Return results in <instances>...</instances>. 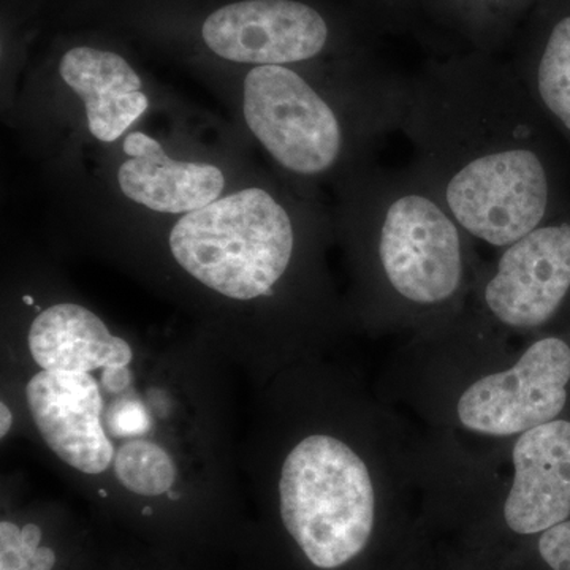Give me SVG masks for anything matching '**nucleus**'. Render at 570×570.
I'll list each match as a JSON object with an SVG mask.
<instances>
[{
	"label": "nucleus",
	"mask_w": 570,
	"mask_h": 570,
	"mask_svg": "<svg viewBox=\"0 0 570 570\" xmlns=\"http://www.w3.org/2000/svg\"><path fill=\"white\" fill-rule=\"evenodd\" d=\"M539 108L519 71L480 59L433 66L404 85L400 130L412 167L472 239L504 249L546 223L551 175Z\"/></svg>",
	"instance_id": "f257e3e1"
},
{
	"label": "nucleus",
	"mask_w": 570,
	"mask_h": 570,
	"mask_svg": "<svg viewBox=\"0 0 570 570\" xmlns=\"http://www.w3.org/2000/svg\"><path fill=\"white\" fill-rule=\"evenodd\" d=\"M355 216L370 234L379 273L396 298L417 307L456 298L471 236L412 165L366 175Z\"/></svg>",
	"instance_id": "f03ea898"
},
{
	"label": "nucleus",
	"mask_w": 570,
	"mask_h": 570,
	"mask_svg": "<svg viewBox=\"0 0 570 570\" xmlns=\"http://www.w3.org/2000/svg\"><path fill=\"white\" fill-rule=\"evenodd\" d=\"M296 245L291 212L262 187L217 198L171 228L170 249L184 272L228 298L272 296Z\"/></svg>",
	"instance_id": "7ed1b4c3"
},
{
	"label": "nucleus",
	"mask_w": 570,
	"mask_h": 570,
	"mask_svg": "<svg viewBox=\"0 0 570 570\" xmlns=\"http://www.w3.org/2000/svg\"><path fill=\"white\" fill-rule=\"evenodd\" d=\"M279 494L285 530L311 564L343 568L366 549L376 515L373 482L340 439H303L284 461Z\"/></svg>",
	"instance_id": "20e7f679"
},
{
	"label": "nucleus",
	"mask_w": 570,
	"mask_h": 570,
	"mask_svg": "<svg viewBox=\"0 0 570 570\" xmlns=\"http://www.w3.org/2000/svg\"><path fill=\"white\" fill-rule=\"evenodd\" d=\"M243 111L265 151L302 178L335 170L351 145L341 111L294 66H257L247 71Z\"/></svg>",
	"instance_id": "39448f33"
},
{
	"label": "nucleus",
	"mask_w": 570,
	"mask_h": 570,
	"mask_svg": "<svg viewBox=\"0 0 570 570\" xmlns=\"http://www.w3.org/2000/svg\"><path fill=\"white\" fill-rule=\"evenodd\" d=\"M194 29L216 58L253 67L316 61L335 37L325 11L307 0H225Z\"/></svg>",
	"instance_id": "423d86ee"
},
{
	"label": "nucleus",
	"mask_w": 570,
	"mask_h": 570,
	"mask_svg": "<svg viewBox=\"0 0 570 570\" xmlns=\"http://www.w3.org/2000/svg\"><path fill=\"white\" fill-rule=\"evenodd\" d=\"M569 381L570 347L558 337H546L510 370L474 382L460 397V422L489 436L527 433L561 414Z\"/></svg>",
	"instance_id": "0eeeda50"
},
{
	"label": "nucleus",
	"mask_w": 570,
	"mask_h": 570,
	"mask_svg": "<svg viewBox=\"0 0 570 570\" xmlns=\"http://www.w3.org/2000/svg\"><path fill=\"white\" fill-rule=\"evenodd\" d=\"M570 291V224L540 225L504 247L483 285V305L499 324H547Z\"/></svg>",
	"instance_id": "6e6552de"
},
{
	"label": "nucleus",
	"mask_w": 570,
	"mask_h": 570,
	"mask_svg": "<svg viewBox=\"0 0 570 570\" xmlns=\"http://www.w3.org/2000/svg\"><path fill=\"white\" fill-rule=\"evenodd\" d=\"M28 404L45 444L69 466L100 474L115 449L102 426L104 400L88 373L40 371L29 381Z\"/></svg>",
	"instance_id": "1a4fd4ad"
},
{
	"label": "nucleus",
	"mask_w": 570,
	"mask_h": 570,
	"mask_svg": "<svg viewBox=\"0 0 570 570\" xmlns=\"http://www.w3.org/2000/svg\"><path fill=\"white\" fill-rule=\"evenodd\" d=\"M504 519L517 534H538L570 515V422L553 420L521 434L513 448Z\"/></svg>",
	"instance_id": "9d476101"
},
{
	"label": "nucleus",
	"mask_w": 570,
	"mask_h": 570,
	"mask_svg": "<svg viewBox=\"0 0 570 570\" xmlns=\"http://www.w3.org/2000/svg\"><path fill=\"white\" fill-rule=\"evenodd\" d=\"M58 71L85 104L88 127L97 140H118L148 110L140 75L121 52L73 45L62 52Z\"/></svg>",
	"instance_id": "9b49d317"
},
{
	"label": "nucleus",
	"mask_w": 570,
	"mask_h": 570,
	"mask_svg": "<svg viewBox=\"0 0 570 570\" xmlns=\"http://www.w3.org/2000/svg\"><path fill=\"white\" fill-rule=\"evenodd\" d=\"M127 160L119 167L121 193L134 204L163 214H189L220 198L223 170L216 165L179 163L142 132L124 140Z\"/></svg>",
	"instance_id": "f8f14e48"
},
{
	"label": "nucleus",
	"mask_w": 570,
	"mask_h": 570,
	"mask_svg": "<svg viewBox=\"0 0 570 570\" xmlns=\"http://www.w3.org/2000/svg\"><path fill=\"white\" fill-rule=\"evenodd\" d=\"M29 351L45 371L89 373L97 367L127 366L134 352L91 311L75 303L45 309L29 330Z\"/></svg>",
	"instance_id": "ddd939ff"
},
{
	"label": "nucleus",
	"mask_w": 570,
	"mask_h": 570,
	"mask_svg": "<svg viewBox=\"0 0 570 570\" xmlns=\"http://www.w3.org/2000/svg\"><path fill=\"white\" fill-rule=\"evenodd\" d=\"M519 75L539 110L570 134V11L551 22L534 62Z\"/></svg>",
	"instance_id": "4468645a"
},
{
	"label": "nucleus",
	"mask_w": 570,
	"mask_h": 570,
	"mask_svg": "<svg viewBox=\"0 0 570 570\" xmlns=\"http://www.w3.org/2000/svg\"><path fill=\"white\" fill-rule=\"evenodd\" d=\"M116 478L124 489L141 497H159L174 485V460L160 445L130 441L115 456Z\"/></svg>",
	"instance_id": "2eb2a0df"
},
{
	"label": "nucleus",
	"mask_w": 570,
	"mask_h": 570,
	"mask_svg": "<svg viewBox=\"0 0 570 570\" xmlns=\"http://www.w3.org/2000/svg\"><path fill=\"white\" fill-rule=\"evenodd\" d=\"M41 530L29 523L18 528L11 521L0 523V570H52L55 551L40 547Z\"/></svg>",
	"instance_id": "dca6fc26"
},
{
	"label": "nucleus",
	"mask_w": 570,
	"mask_h": 570,
	"mask_svg": "<svg viewBox=\"0 0 570 570\" xmlns=\"http://www.w3.org/2000/svg\"><path fill=\"white\" fill-rule=\"evenodd\" d=\"M108 430L116 438H138L151 426L148 412L138 401L122 400L112 404L107 415Z\"/></svg>",
	"instance_id": "f3484780"
},
{
	"label": "nucleus",
	"mask_w": 570,
	"mask_h": 570,
	"mask_svg": "<svg viewBox=\"0 0 570 570\" xmlns=\"http://www.w3.org/2000/svg\"><path fill=\"white\" fill-rule=\"evenodd\" d=\"M539 553L553 570H570V521L542 532Z\"/></svg>",
	"instance_id": "a211bd4d"
},
{
	"label": "nucleus",
	"mask_w": 570,
	"mask_h": 570,
	"mask_svg": "<svg viewBox=\"0 0 570 570\" xmlns=\"http://www.w3.org/2000/svg\"><path fill=\"white\" fill-rule=\"evenodd\" d=\"M104 387L110 393H122L132 382V373L127 366H108L102 374Z\"/></svg>",
	"instance_id": "6ab92c4d"
},
{
	"label": "nucleus",
	"mask_w": 570,
	"mask_h": 570,
	"mask_svg": "<svg viewBox=\"0 0 570 570\" xmlns=\"http://www.w3.org/2000/svg\"><path fill=\"white\" fill-rule=\"evenodd\" d=\"M0 422H2V425H0V436L6 438L10 431L11 422H13L10 409L7 407L6 403L0 404Z\"/></svg>",
	"instance_id": "aec40b11"
},
{
	"label": "nucleus",
	"mask_w": 570,
	"mask_h": 570,
	"mask_svg": "<svg viewBox=\"0 0 570 570\" xmlns=\"http://www.w3.org/2000/svg\"><path fill=\"white\" fill-rule=\"evenodd\" d=\"M24 303H28V305H33V298H31V296H24Z\"/></svg>",
	"instance_id": "412c9836"
}]
</instances>
